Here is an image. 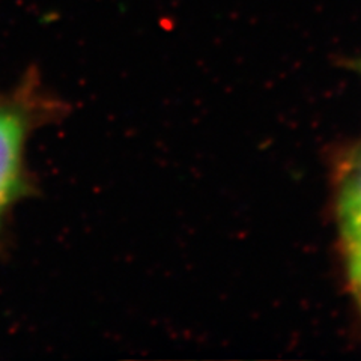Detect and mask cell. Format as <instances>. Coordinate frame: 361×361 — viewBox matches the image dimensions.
Listing matches in <instances>:
<instances>
[{
    "instance_id": "obj_1",
    "label": "cell",
    "mask_w": 361,
    "mask_h": 361,
    "mask_svg": "<svg viewBox=\"0 0 361 361\" xmlns=\"http://www.w3.org/2000/svg\"><path fill=\"white\" fill-rule=\"evenodd\" d=\"M26 121L18 111L0 107V216L17 195L21 183Z\"/></svg>"
},
{
    "instance_id": "obj_2",
    "label": "cell",
    "mask_w": 361,
    "mask_h": 361,
    "mask_svg": "<svg viewBox=\"0 0 361 361\" xmlns=\"http://www.w3.org/2000/svg\"><path fill=\"white\" fill-rule=\"evenodd\" d=\"M337 221L348 250L361 245V149L349 158L338 180Z\"/></svg>"
},
{
    "instance_id": "obj_3",
    "label": "cell",
    "mask_w": 361,
    "mask_h": 361,
    "mask_svg": "<svg viewBox=\"0 0 361 361\" xmlns=\"http://www.w3.org/2000/svg\"><path fill=\"white\" fill-rule=\"evenodd\" d=\"M348 271H349V283L354 297L361 310V245L348 250Z\"/></svg>"
}]
</instances>
